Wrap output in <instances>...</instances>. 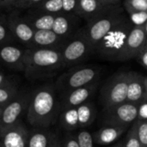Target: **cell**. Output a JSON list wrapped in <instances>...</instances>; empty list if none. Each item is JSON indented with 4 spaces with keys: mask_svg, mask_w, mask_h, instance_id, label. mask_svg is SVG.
Wrapping results in <instances>:
<instances>
[{
    "mask_svg": "<svg viewBox=\"0 0 147 147\" xmlns=\"http://www.w3.org/2000/svg\"><path fill=\"white\" fill-rule=\"evenodd\" d=\"M6 106V105H5ZM5 106H3V105H0V117H1V115H2V113H3V109H4V107Z\"/></svg>",
    "mask_w": 147,
    "mask_h": 147,
    "instance_id": "obj_42",
    "label": "cell"
},
{
    "mask_svg": "<svg viewBox=\"0 0 147 147\" xmlns=\"http://www.w3.org/2000/svg\"><path fill=\"white\" fill-rule=\"evenodd\" d=\"M0 147H3V146H1V144H0Z\"/></svg>",
    "mask_w": 147,
    "mask_h": 147,
    "instance_id": "obj_45",
    "label": "cell"
},
{
    "mask_svg": "<svg viewBox=\"0 0 147 147\" xmlns=\"http://www.w3.org/2000/svg\"><path fill=\"white\" fill-rule=\"evenodd\" d=\"M144 84H145V100H147V77H145Z\"/></svg>",
    "mask_w": 147,
    "mask_h": 147,
    "instance_id": "obj_40",
    "label": "cell"
},
{
    "mask_svg": "<svg viewBox=\"0 0 147 147\" xmlns=\"http://www.w3.org/2000/svg\"><path fill=\"white\" fill-rule=\"evenodd\" d=\"M139 104L125 102L109 109H104L103 122L106 126L127 128L138 119Z\"/></svg>",
    "mask_w": 147,
    "mask_h": 147,
    "instance_id": "obj_9",
    "label": "cell"
},
{
    "mask_svg": "<svg viewBox=\"0 0 147 147\" xmlns=\"http://www.w3.org/2000/svg\"><path fill=\"white\" fill-rule=\"evenodd\" d=\"M78 114L79 128L88 127L95 120L96 115V108L93 103L86 102L77 108Z\"/></svg>",
    "mask_w": 147,
    "mask_h": 147,
    "instance_id": "obj_22",
    "label": "cell"
},
{
    "mask_svg": "<svg viewBox=\"0 0 147 147\" xmlns=\"http://www.w3.org/2000/svg\"><path fill=\"white\" fill-rule=\"evenodd\" d=\"M32 90L33 89L20 90L17 96L4 107L0 117L1 134L20 121L25 120L32 96Z\"/></svg>",
    "mask_w": 147,
    "mask_h": 147,
    "instance_id": "obj_8",
    "label": "cell"
},
{
    "mask_svg": "<svg viewBox=\"0 0 147 147\" xmlns=\"http://www.w3.org/2000/svg\"><path fill=\"white\" fill-rule=\"evenodd\" d=\"M79 0H62L63 12L65 13H77Z\"/></svg>",
    "mask_w": 147,
    "mask_h": 147,
    "instance_id": "obj_31",
    "label": "cell"
},
{
    "mask_svg": "<svg viewBox=\"0 0 147 147\" xmlns=\"http://www.w3.org/2000/svg\"><path fill=\"white\" fill-rule=\"evenodd\" d=\"M145 77L142 75L130 71V78L127 85V102L140 104L139 102L145 100Z\"/></svg>",
    "mask_w": 147,
    "mask_h": 147,
    "instance_id": "obj_15",
    "label": "cell"
},
{
    "mask_svg": "<svg viewBox=\"0 0 147 147\" xmlns=\"http://www.w3.org/2000/svg\"><path fill=\"white\" fill-rule=\"evenodd\" d=\"M0 134H1V133H0Z\"/></svg>",
    "mask_w": 147,
    "mask_h": 147,
    "instance_id": "obj_46",
    "label": "cell"
},
{
    "mask_svg": "<svg viewBox=\"0 0 147 147\" xmlns=\"http://www.w3.org/2000/svg\"><path fill=\"white\" fill-rule=\"evenodd\" d=\"M129 72H118L109 78L101 90L100 99L104 109H109L127 102Z\"/></svg>",
    "mask_w": 147,
    "mask_h": 147,
    "instance_id": "obj_7",
    "label": "cell"
},
{
    "mask_svg": "<svg viewBox=\"0 0 147 147\" xmlns=\"http://www.w3.org/2000/svg\"><path fill=\"white\" fill-rule=\"evenodd\" d=\"M61 104L54 84H44L32 90L25 121L31 128H51L58 123Z\"/></svg>",
    "mask_w": 147,
    "mask_h": 147,
    "instance_id": "obj_1",
    "label": "cell"
},
{
    "mask_svg": "<svg viewBox=\"0 0 147 147\" xmlns=\"http://www.w3.org/2000/svg\"><path fill=\"white\" fill-rule=\"evenodd\" d=\"M145 47L147 48V40H146V45H145Z\"/></svg>",
    "mask_w": 147,
    "mask_h": 147,
    "instance_id": "obj_43",
    "label": "cell"
},
{
    "mask_svg": "<svg viewBox=\"0 0 147 147\" xmlns=\"http://www.w3.org/2000/svg\"><path fill=\"white\" fill-rule=\"evenodd\" d=\"M24 74L28 80L35 82L53 76L65 68L60 50L34 47L25 51Z\"/></svg>",
    "mask_w": 147,
    "mask_h": 147,
    "instance_id": "obj_2",
    "label": "cell"
},
{
    "mask_svg": "<svg viewBox=\"0 0 147 147\" xmlns=\"http://www.w3.org/2000/svg\"><path fill=\"white\" fill-rule=\"evenodd\" d=\"M17 1L18 0H0V5L3 7H13Z\"/></svg>",
    "mask_w": 147,
    "mask_h": 147,
    "instance_id": "obj_38",
    "label": "cell"
},
{
    "mask_svg": "<svg viewBox=\"0 0 147 147\" xmlns=\"http://www.w3.org/2000/svg\"><path fill=\"white\" fill-rule=\"evenodd\" d=\"M123 7L129 16L147 14V0H123Z\"/></svg>",
    "mask_w": 147,
    "mask_h": 147,
    "instance_id": "obj_25",
    "label": "cell"
},
{
    "mask_svg": "<svg viewBox=\"0 0 147 147\" xmlns=\"http://www.w3.org/2000/svg\"><path fill=\"white\" fill-rule=\"evenodd\" d=\"M125 15L126 12L120 4L109 5L97 16L86 22L83 28L94 50L102 39Z\"/></svg>",
    "mask_w": 147,
    "mask_h": 147,
    "instance_id": "obj_4",
    "label": "cell"
},
{
    "mask_svg": "<svg viewBox=\"0 0 147 147\" xmlns=\"http://www.w3.org/2000/svg\"><path fill=\"white\" fill-rule=\"evenodd\" d=\"M31 127L23 120L4 130L0 135L3 147H28Z\"/></svg>",
    "mask_w": 147,
    "mask_h": 147,
    "instance_id": "obj_11",
    "label": "cell"
},
{
    "mask_svg": "<svg viewBox=\"0 0 147 147\" xmlns=\"http://www.w3.org/2000/svg\"><path fill=\"white\" fill-rule=\"evenodd\" d=\"M63 146L64 147H79L78 141L77 137L68 134L65 136V138L62 140Z\"/></svg>",
    "mask_w": 147,
    "mask_h": 147,
    "instance_id": "obj_33",
    "label": "cell"
},
{
    "mask_svg": "<svg viewBox=\"0 0 147 147\" xmlns=\"http://www.w3.org/2000/svg\"><path fill=\"white\" fill-rule=\"evenodd\" d=\"M25 51H22L15 46H3L0 48V60L9 67L18 69L23 71Z\"/></svg>",
    "mask_w": 147,
    "mask_h": 147,
    "instance_id": "obj_16",
    "label": "cell"
},
{
    "mask_svg": "<svg viewBox=\"0 0 147 147\" xmlns=\"http://www.w3.org/2000/svg\"><path fill=\"white\" fill-rule=\"evenodd\" d=\"M137 136L141 147H147V121H140L136 123Z\"/></svg>",
    "mask_w": 147,
    "mask_h": 147,
    "instance_id": "obj_27",
    "label": "cell"
},
{
    "mask_svg": "<svg viewBox=\"0 0 147 147\" xmlns=\"http://www.w3.org/2000/svg\"><path fill=\"white\" fill-rule=\"evenodd\" d=\"M143 28H144V29H145V32H146V36H147V20H146V22L143 24Z\"/></svg>",
    "mask_w": 147,
    "mask_h": 147,
    "instance_id": "obj_41",
    "label": "cell"
},
{
    "mask_svg": "<svg viewBox=\"0 0 147 147\" xmlns=\"http://www.w3.org/2000/svg\"><path fill=\"white\" fill-rule=\"evenodd\" d=\"M44 0H18L13 7L20 9H26L38 6Z\"/></svg>",
    "mask_w": 147,
    "mask_h": 147,
    "instance_id": "obj_30",
    "label": "cell"
},
{
    "mask_svg": "<svg viewBox=\"0 0 147 147\" xmlns=\"http://www.w3.org/2000/svg\"><path fill=\"white\" fill-rule=\"evenodd\" d=\"M116 147H124L122 145H120V146H116Z\"/></svg>",
    "mask_w": 147,
    "mask_h": 147,
    "instance_id": "obj_44",
    "label": "cell"
},
{
    "mask_svg": "<svg viewBox=\"0 0 147 147\" xmlns=\"http://www.w3.org/2000/svg\"><path fill=\"white\" fill-rule=\"evenodd\" d=\"M58 123L59 124L60 127L68 132L79 128L78 114L77 108L62 110L59 115Z\"/></svg>",
    "mask_w": 147,
    "mask_h": 147,
    "instance_id": "obj_21",
    "label": "cell"
},
{
    "mask_svg": "<svg viewBox=\"0 0 147 147\" xmlns=\"http://www.w3.org/2000/svg\"><path fill=\"white\" fill-rule=\"evenodd\" d=\"M53 134L51 128H31L28 147H51Z\"/></svg>",
    "mask_w": 147,
    "mask_h": 147,
    "instance_id": "obj_20",
    "label": "cell"
},
{
    "mask_svg": "<svg viewBox=\"0 0 147 147\" xmlns=\"http://www.w3.org/2000/svg\"><path fill=\"white\" fill-rule=\"evenodd\" d=\"M97 84H98V82L87 85V86L75 89L60 96H59L60 99L61 111L67 109L78 108V106L88 102V100L96 91V89L98 86Z\"/></svg>",
    "mask_w": 147,
    "mask_h": 147,
    "instance_id": "obj_13",
    "label": "cell"
},
{
    "mask_svg": "<svg viewBox=\"0 0 147 147\" xmlns=\"http://www.w3.org/2000/svg\"><path fill=\"white\" fill-rule=\"evenodd\" d=\"M124 147H141L140 143L139 141L138 136H137V130L136 126L131 128V130L128 132L127 141Z\"/></svg>",
    "mask_w": 147,
    "mask_h": 147,
    "instance_id": "obj_29",
    "label": "cell"
},
{
    "mask_svg": "<svg viewBox=\"0 0 147 147\" xmlns=\"http://www.w3.org/2000/svg\"><path fill=\"white\" fill-rule=\"evenodd\" d=\"M99 1H101L102 3L106 5H115V4H120V3L122 0H99Z\"/></svg>",
    "mask_w": 147,
    "mask_h": 147,
    "instance_id": "obj_39",
    "label": "cell"
},
{
    "mask_svg": "<svg viewBox=\"0 0 147 147\" xmlns=\"http://www.w3.org/2000/svg\"><path fill=\"white\" fill-rule=\"evenodd\" d=\"M79 147H94L93 136L87 131H81L77 136Z\"/></svg>",
    "mask_w": 147,
    "mask_h": 147,
    "instance_id": "obj_28",
    "label": "cell"
},
{
    "mask_svg": "<svg viewBox=\"0 0 147 147\" xmlns=\"http://www.w3.org/2000/svg\"><path fill=\"white\" fill-rule=\"evenodd\" d=\"M81 20L77 14L61 12L56 15L52 30L59 37L68 40L81 28Z\"/></svg>",
    "mask_w": 147,
    "mask_h": 147,
    "instance_id": "obj_12",
    "label": "cell"
},
{
    "mask_svg": "<svg viewBox=\"0 0 147 147\" xmlns=\"http://www.w3.org/2000/svg\"><path fill=\"white\" fill-rule=\"evenodd\" d=\"M126 131L124 127L106 126L96 132L93 135L94 142L98 145H109L117 140Z\"/></svg>",
    "mask_w": 147,
    "mask_h": 147,
    "instance_id": "obj_19",
    "label": "cell"
},
{
    "mask_svg": "<svg viewBox=\"0 0 147 147\" xmlns=\"http://www.w3.org/2000/svg\"><path fill=\"white\" fill-rule=\"evenodd\" d=\"M138 121H147V100H143L138 107Z\"/></svg>",
    "mask_w": 147,
    "mask_h": 147,
    "instance_id": "obj_32",
    "label": "cell"
},
{
    "mask_svg": "<svg viewBox=\"0 0 147 147\" xmlns=\"http://www.w3.org/2000/svg\"><path fill=\"white\" fill-rule=\"evenodd\" d=\"M51 147H64L63 146L62 140L60 139L59 135L55 132H54V134H53V137Z\"/></svg>",
    "mask_w": 147,
    "mask_h": 147,
    "instance_id": "obj_35",
    "label": "cell"
},
{
    "mask_svg": "<svg viewBox=\"0 0 147 147\" xmlns=\"http://www.w3.org/2000/svg\"><path fill=\"white\" fill-rule=\"evenodd\" d=\"M56 15L39 13L36 17L26 20L34 30H51L53 28Z\"/></svg>",
    "mask_w": 147,
    "mask_h": 147,
    "instance_id": "obj_23",
    "label": "cell"
},
{
    "mask_svg": "<svg viewBox=\"0 0 147 147\" xmlns=\"http://www.w3.org/2000/svg\"><path fill=\"white\" fill-rule=\"evenodd\" d=\"M101 72V68L96 65H76L60 75L54 86L60 96L75 89L99 82Z\"/></svg>",
    "mask_w": 147,
    "mask_h": 147,
    "instance_id": "obj_5",
    "label": "cell"
},
{
    "mask_svg": "<svg viewBox=\"0 0 147 147\" xmlns=\"http://www.w3.org/2000/svg\"><path fill=\"white\" fill-rule=\"evenodd\" d=\"M10 82H12V81L9 78H8L7 76L2 71H0V87L7 84L10 83Z\"/></svg>",
    "mask_w": 147,
    "mask_h": 147,
    "instance_id": "obj_37",
    "label": "cell"
},
{
    "mask_svg": "<svg viewBox=\"0 0 147 147\" xmlns=\"http://www.w3.org/2000/svg\"><path fill=\"white\" fill-rule=\"evenodd\" d=\"M19 91V85L14 82H10L0 87V105H7L17 96Z\"/></svg>",
    "mask_w": 147,
    "mask_h": 147,
    "instance_id": "obj_24",
    "label": "cell"
},
{
    "mask_svg": "<svg viewBox=\"0 0 147 147\" xmlns=\"http://www.w3.org/2000/svg\"><path fill=\"white\" fill-rule=\"evenodd\" d=\"M65 67L76 66L95 53L83 27L65 42L61 49Z\"/></svg>",
    "mask_w": 147,
    "mask_h": 147,
    "instance_id": "obj_6",
    "label": "cell"
},
{
    "mask_svg": "<svg viewBox=\"0 0 147 147\" xmlns=\"http://www.w3.org/2000/svg\"><path fill=\"white\" fill-rule=\"evenodd\" d=\"M145 68L147 69V48L144 47L135 58Z\"/></svg>",
    "mask_w": 147,
    "mask_h": 147,
    "instance_id": "obj_34",
    "label": "cell"
},
{
    "mask_svg": "<svg viewBox=\"0 0 147 147\" xmlns=\"http://www.w3.org/2000/svg\"><path fill=\"white\" fill-rule=\"evenodd\" d=\"M108 6L99 0H79L77 15L86 22L97 16Z\"/></svg>",
    "mask_w": 147,
    "mask_h": 147,
    "instance_id": "obj_17",
    "label": "cell"
},
{
    "mask_svg": "<svg viewBox=\"0 0 147 147\" xmlns=\"http://www.w3.org/2000/svg\"><path fill=\"white\" fill-rule=\"evenodd\" d=\"M134 24L127 14L113 27L95 47V53L109 60H116Z\"/></svg>",
    "mask_w": 147,
    "mask_h": 147,
    "instance_id": "obj_3",
    "label": "cell"
},
{
    "mask_svg": "<svg viewBox=\"0 0 147 147\" xmlns=\"http://www.w3.org/2000/svg\"><path fill=\"white\" fill-rule=\"evenodd\" d=\"M7 35H8V32L6 28L2 23H0V42L4 41L5 39L7 38Z\"/></svg>",
    "mask_w": 147,
    "mask_h": 147,
    "instance_id": "obj_36",
    "label": "cell"
},
{
    "mask_svg": "<svg viewBox=\"0 0 147 147\" xmlns=\"http://www.w3.org/2000/svg\"><path fill=\"white\" fill-rule=\"evenodd\" d=\"M9 26L14 35L22 43H32L34 29L28 24L27 21H23L19 18L11 17L9 22Z\"/></svg>",
    "mask_w": 147,
    "mask_h": 147,
    "instance_id": "obj_18",
    "label": "cell"
},
{
    "mask_svg": "<svg viewBox=\"0 0 147 147\" xmlns=\"http://www.w3.org/2000/svg\"><path fill=\"white\" fill-rule=\"evenodd\" d=\"M67 39H64L57 35L52 29L51 30H34V38L32 43L36 47L40 48H53L60 50L67 41Z\"/></svg>",
    "mask_w": 147,
    "mask_h": 147,
    "instance_id": "obj_14",
    "label": "cell"
},
{
    "mask_svg": "<svg viewBox=\"0 0 147 147\" xmlns=\"http://www.w3.org/2000/svg\"><path fill=\"white\" fill-rule=\"evenodd\" d=\"M147 36L143 25H134L120 51L115 61H127L136 58L146 45Z\"/></svg>",
    "mask_w": 147,
    "mask_h": 147,
    "instance_id": "obj_10",
    "label": "cell"
},
{
    "mask_svg": "<svg viewBox=\"0 0 147 147\" xmlns=\"http://www.w3.org/2000/svg\"><path fill=\"white\" fill-rule=\"evenodd\" d=\"M40 13L58 15L63 12L62 0H44L41 3L36 6Z\"/></svg>",
    "mask_w": 147,
    "mask_h": 147,
    "instance_id": "obj_26",
    "label": "cell"
}]
</instances>
